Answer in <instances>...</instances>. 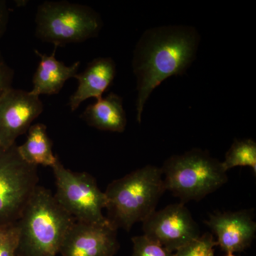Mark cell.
<instances>
[{
  "label": "cell",
  "mask_w": 256,
  "mask_h": 256,
  "mask_svg": "<svg viewBox=\"0 0 256 256\" xmlns=\"http://www.w3.org/2000/svg\"><path fill=\"white\" fill-rule=\"evenodd\" d=\"M205 223L216 237L217 246L226 254L244 252L256 238V223L252 210L214 214Z\"/></svg>",
  "instance_id": "obj_11"
},
{
  "label": "cell",
  "mask_w": 256,
  "mask_h": 256,
  "mask_svg": "<svg viewBox=\"0 0 256 256\" xmlns=\"http://www.w3.org/2000/svg\"><path fill=\"white\" fill-rule=\"evenodd\" d=\"M74 222L54 195L38 186L16 223L20 232L16 256H56Z\"/></svg>",
  "instance_id": "obj_3"
},
{
  "label": "cell",
  "mask_w": 256,
  "mask_h": 256,
  "mask_svg": "<svg viewBox=\"0 0 256 256\" xmlns=\"http://www.w3.org/2000/svg\"><path fill=\"white\" fill-rule=\"evenodd\" d=\"M18 150L24 161L37 168L40 165L52 168L58 159L54 154L53 144L47 133L46 126L42 124L31 126L26 142L18 146Z\"/></svg>",
  "instance_id": "obj_15"
},
{
  "label": "cell",
  "mask_w": 256,
  "mask_h": 256,
  "mask_svg": "<svg viewBox=\"0 0 256 256\" xmlns=\"http://www.w3.org/2000/svg\"><path fill=\"white\" fill-rule=\"evenodd\" d=\"M217 246L213 234L206 233L178 249L174 256H214Z\"/></svg>",
  "instance_id": "obj_17"
},
{
  "label": "cell",
  "mask_w": 256,
  "mask_h": 256,
  "mask_svg": "<svg viewBox=\"0 0 256 256\" xmlns=\"http://www.w3.org/2000/svg\"><path fill=\"white\" fill-rule=\"evenodd\" d=\"M5 63L4 57H3L2 54L0 52V64Z\"/></svg>",
  "instance_id": "obj_23"
},
{
  "label": "cell",
  "mask_w": 256,
  "mask_h": 256,
  "mask_svg": "<svg viewBox=\"0 0 256 256\" xmlns=\"http://www.w3.org/2000/svg\"><path fill=\"white\" fill-rule=\"evenodd\" d=\"M43 102L30 92L12 88L0 98V148L9 149L43 112Z\"/></svg>",
  "instance_id": "obj_9"
},
{
  "label": "cell",
  "mask_w": 256,
  "mask_h": 256,
  "mask_svg": "<svg viewBox=\"0 0 256 256\" xmlns=\"http://www.w3.org/2000/svg\"><path fill=\"white\" fill-rule=\"evenodd\" d=\"M10 20V10L4 0H0V40L4 36L8 30Z\"/></svg>",
  "instance_id": "obj_21"
},
{
  "label": "cell",
  "mask_w": 256,
  "mask_h": 256,
  "mask_svg": "<svg viewBox=\"0 0 256 256\" xmlns=\"http://www.w3.org/2000/svg\"><path fill=\"white\" fill-rule=\"evenodd\" d=\"M201 36L195 28L170 25L144 32L133 53V73L137 79V120L142 122L146 102L164 80L182 76L196 60Z\"/></svg>",
  "instance_id": "obj_1"
},
{
  "label": "cell",
  "mask_w": 256,
  "mask_h": 256,
  "mask_svg": "<svg viewBox=\"0 0 256 256\" xmlns=\"http://www.w3.org/2000/svg\"><path fill=\"white\" fill-rule=\"evenodd\" d=\"M116 64L111 58H98L88 64L87 68L75 78L78 82L76 92L70 96L69 107L74 112L88 99L100 100L116 78Z\"/></svg>",
  "instance_id": "obj_12"
},
{
  "label": "cell",
  "mask_w": 256,
  "mask_h": 256,
  "mask_svg": "<svg viewBox=\"0 0 256 256\" xmlns=\"http://www.w3.org/2000/svg\"><path fill=\"white\" fill-rule=\"evenodd\" d=\"M142 224L146 236L172 252L201 236L198 224L182 202L156 210Z\"/></svg>",
  "instance_id": "obj_8"
},
{
  "label": "cell",
  "mask_w": 256,
  "mask_h": 256,
  "mask_svg": "<svg viewBox=\"0 0 256 256\" xmlns=\"http://www.w3.org/2000/svg\"><path fill=\"white\" fill-rule=\"evenodd\" d=\"M226 256H236L234 254H232V252H228V254H226Z\"/></svg>",
  "instance_id": "obj_24"
},
{
  "label": "cell",
  "mask_w": 256,
  "mask_h": 256,
  "mask_svg": "<svg viewBox=\"0 0 256 256\" xmlns=\"http://www.w3.org/2000/svg\"><path fill=\"white\" fill-rule=\"evenodd\" d=\"M14 72L6 63L0 64V98L12 88Z\"/></svg>",
  "instance_id": "obj_20"
},
{
  "label": "cell",
  "mask_w": 256,
  "mask_h": 256,
  "mask_svg": "<svg viewBox=\"0 0 256 256\" xmlns=\"http://www.w3.org/2000/svg\"><path fill=\"white\" fill-rule=\"evenodd\" d=\"M80 118L89 126L99 130L122 133L127 128L124 99L114 92L89 106Z\"/></svg>",
  "instance_id": "obj_14"
},
{
  "label": "cell",
  "mask_w": 256,
  "mask_h": 256,
  "mask_svg": "<svg viewBox=\"0 0 256 256\" xmlns=\"http://www.w3.org/2000/svg\"><path fill=\"white\" fill-rule=\"evenodd\" d=\"M37 166L24 161L18 146L0 148V227L18 223L36 188Z\"/></svg>",
  "instance_id": "obj_7"
},
{
  "label": "cell",
  "mask_w": 256,
  "mask_h": 256,
  "mask_svg": "<svg viewBox=\"0 0 256 256\" xmlns=\"http://www.w3.org/2000/svg\"><path fill=\"white\" fill-rule=\"evenodd\" d=\"M132 242V256H174V252H169L144 235L134 237Z\"/></svg>",
  "instance_id": "obj_18"
},
{
  "label": "cell",
  "mask_w": 256,
  "mask_h": 256,
  "mask_svg": "<svg viewBox=\"0 0 256 256\" xmlns=\"http://www.w3.org/2000/svg\"><path fill=\"white\" fill-rule=\"evenodd\" d=\"M9 226L0 227V238L2 237V236L4 235V234L5 233V232H6V229H8V227Z\"/></svg>",
  "instance_id": "obj_22"
},
{
  "label": "cell",
  "mask_w": 256,
  "mask_h": 256,
  "mask_svg": "<svg viewBox=\"0 0 256 256\" xmlns=\"http://www.w3.org/2000/svg\"><path fill=\"white\" fill-rule=\"evenodd\" d=\"M35 22L37 38L56 48L94 38L104 26L100 14L92 8L66 1L40 4Z\"/></svg>",
  "instance_id": "obj_5"
},
{
  "label": "cell",
  "mask_w": 256,
  "mask_h": 256,
  "mask_svg": "<svg viewBox=\"0 0 256 256\" xmlns=\"http://www.w3.org/2000/svg\"></svg>",
  "instance_id": "obj_25"
},
{
  "label": "cell",
  "mask_w": 256,
  "mask_h": 256,
  "mask_svg": "<svg viewBox=\"0 0 256 256\" xmlns=\"http://www.w3.org/2000/svg\"><path fill=\"white\" fill-rule=\"evenodd\" d=\"M56 50L55 47L53 53L50 56L35 50L40 60L34 76L33 88L30 92L33 95L38 97L42 95H56L60 94L66 82L75 78L78 74L80 62L66 66L56 58Z\"/></svg>",
  "instance_id": "obj_13"
},
{
  "label": "cell",
  "mask_w": 256,
  "mask_h": 256,
  "mask_svg": "<svg viewBox=\"0 0 256 256\" xmlns=\"http://www.w3.org/2000/svg\"><path fill=\"white\" fill-rule=\"evenodd\" d=\"M165 190L161 168L148 165L114 180L105 192L106 217L114 228L130 232L156 210Z\"/></svg>",
  "instance_id": "obj_2"
},
{
  "label": "cell",
  "mask_w": 256,
  "mask_h": 256,
  "mask_svg": "<svg viewBox=\"0 0 256 256\" xmlns=\"http://www.w3.org/2000/svg\"><path fill=\"white\" fill-rule=\"evenodd\" d=\"M224 170L249 166L256 174V142L252 139L235 140L222 162Z\"/></svg>",
  "instance_id": "obj_16"
},
{
  "label": "cell",
  "mask_w": 256,
  "mask_h": 256,
  "mask_svg": "<svg viewBox=\"0 0 256 256\" xmlns=\"http://www.w3.org/2000/svg\"><path fill=\"white\" fill-rule=\"evenodd\" d=\"M118 229L108 220L104 224L74 222L66 234L62 256H114L119 250Z\"/></svg>",
  "instance_id": "obj_10"
},
{
  "label": "cell",
  "mask_w": 256,
  "mask_h": 256,
  "mask_svg": "<svg viewBox=\"0 0 256 256\" xmlns=\"http://www.w3.org/2000/svg\"><path fill=\"white\" fill-rule=\"evenodd\" d=\"M56 178L54 197L60 206L76 222L104 224L106 207L105 192L99 188L96 178L86 172H74L57 160L52 166Z\"/></svg>",
  "instance_id": "obj_6"
},
{
  "label": "cell",
  "mask_w": 256,
  "mask_h": 256,
  "mask_svg": "<svg viewBox=\"0 0 256 256\" xmlns=\"http://www.w3.org/2000/svg\"><path fill=\"white\" fill-rule=\"evenodd\" d=\"M20 244L18 224L10 226L0 238V256H16Z\"/></svg>",
  "instance_id": "obj_19"
},
{
  "label": "cell",
  "mask_w": 256,
  "mask_h": 256,
  "mask_svg": "<svg viewBox=\"0 0 256 256\" xmlns=\"http://www.w3.org/2000/svg\"><path fill=\"white\" fill-rule=\"evenodd\" d=\"M161 169L165 190L184 204L201 201L228 180L222 162L213 158L210 152L198 148L171 156Z\"/></svg>",
  "instance_id": "obj_4"
}]
</instances>
